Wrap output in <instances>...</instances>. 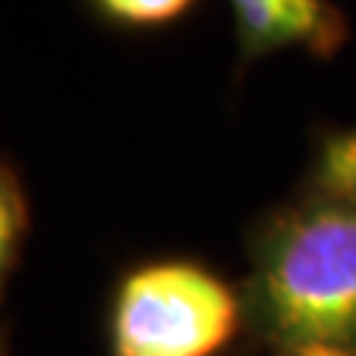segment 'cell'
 <instances>
[{
	"label": "cell",
	"mask_w": 356,
	"mask_h": 356,
	"mask_svg": "<svg viewBox=\"0 0 356 356\" xmlns=\"http://www.w3.org/2000/svg\"><path fill=\"white\" fill-rule=\"evenodd\" d=\"M255 309L288 356H356V208L312 196L255 255Z\"/></svg>",
	"instance_id": "1"
},
{
	"label": "cell",
	"mask_w": 356,
	"mask_h": 356,
	"mask_svg": "<svg viewBox=\"0 0 356 356\" xmlns=\"http://www.w3.org/2000/svg\"><path fill=\"white\" fill-rule=\"evenodd\" d=\"M241 327V300L217 273L193 261H158L122 280L113 356H214Z\"/></svg>",
	"instance_id": "2"
},
{
	"label": "cell",
	"mask_w": 356,
	"mask_h": 356,
	"mask_svg": "<svg viewBox=\"0 0 356 356\" xmlns=\"http://www.w3.org/2000/svg\"><path fill=\"white\" fill-rule=\"evenodd\" d=\"M235 9L238 48L243 63L264 54L303 48L332 57L350 39V24L332 0H229Z\"/></svg>",
	"instance_id": "3"
},
{
	"label": "cell",
	"mask_w": 356,
	"mask_h": 356,
	"mask_svg": "<svg viewBox=\"0 0 356 356\" xmlns=\"http://www.w3.org/2000/svg\"><path fill=\"white\" fill-rule=\"evenodd\" d=\"M312 196L356 208V125L321 140L312 166Z\"/></svg>",
	"instance_id": "4"
},
{
	"label": "cell",
	"mask_w": 356,
	"mask_h": 356,
	"mask_svg": "<svg viewBox=\"0 0 356 356\" xmlns=\"http://www.w3.org/2000/svg\"><path fill=\"white\" fill-rule=\"evenodd\" d=\"M98 9L113 21L131 27H158L181 18L196 0H95Z\"/></svg>",
	"instance_id": "5"
},
{
	"label": "cell",
	"mask_w": 356,
	"mask_h": 356,
	"mask_svg": "<svg viewBox=\"0 0 356 356\" xmlns=\"http://www.w3.org/2000/svg\"><path fill=\"white\" fill-rule=\"evenodd\" d=\"M21 232V205L9 187L6 178H0V282L9 261H13V250Z\"/></svg>",
	"instance_id": "6"
}]
</instances>
